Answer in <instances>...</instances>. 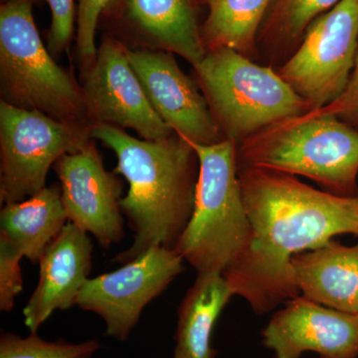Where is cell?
Returning <instances> with one entry per match:
<instances>
[{"label":"cell","instance_id":"obj_10","mask_svg":"<svg viewBox=\"0 0 358 358\" xmlns=\"http://www.w3.org/2000/svg\"><path fill=\"white\" fill-rule=\"evenodd\" d=\"M82 89L92 126L131 129L143 140L152 141L166 140L176 134L152 108L126 47L114 39L103 40L86 71Z\"/></svg>","mask_w":358,"mask_h":358},{"label":"cell","instance_id":"obj_3","mask_svg":"<svg viewBox=\"0 0 358 358\" xmlns=\"http://www.w3.org/2000/svg\"><path fill=\"white\" fill-rule=\"evenodd\" d=\"M237 166L305 176L327 192L355 196L358 131L336 115L310 110L275 122L240 143Z\"/></svg>","mask_w":358,"mask_h":358},{"label":"cell","instance_id":"obj_11","mask_svg":"<svg viewBox=\"0 0 358 358\" xmlns=\"http://www.w3.org/2000/svg\"><path fill=\"white\" fill-rule=\"evenodd\" d=\"M54 166L68 221L93 235L103 249L120 243L124 236L122 181L106 171L95 143L65 155Z\"/></svg>","mask_w":358,"mask_h":358},{"label":"cell","instance_id":"obj_18","mask_svg":"<svg viewBox=\"0 0 358 358\" xmlns=\"http://www.w3.org/2000/svg\"><path fill=\"white\" fill-rule=\"evenodd\" d=\"M129 17L150 42L192 66L207 53L190 0H127Z\"/></svg>","mask_w":358,"mask_h":358},{"label":"cell","instance_id":"obj_19","mask_svg":"<svg viewBox=\"0 0 358 358\" xmlns=\"http://www.w3.org/2000/svg\"><path fill=\"white\" fill-rule=\"evenodd\" d=\"M209 13L202 33L207 51L230 48L251 58L256 55L261 25L272 0H208Z\"/></svg>","mask_w":358,"mask_h":358},{"label":"cell","instance_id":"obj_8","mask_svg":"<svg viewBox=\"0 0 358 358\" xmlns=\"http://www.w3.org/2000/svg\"><path fill=\"white\" fill-rule=\"evenodd\" d=\"M358 50V0H341L310 23L298 48L277 70L313 110L336 101Z\"/></svg>","mask_w":358,"mask_h":358},{"label":"cell","instance_id":"obj_9","mask_svg":"<svg viewBox=\"0 0 358 358\" xmlns=\"http://www.w3.org/2000/svg\"><path fill=\"white\" fill-rule=\"evenodd\" d=\"M183 262L176 249L152 247L117 270L87 280L76 306L103 320L106 336L126 341L145 308L183 272Z\"/></svg>","mask_w":358,"mask_h":358},{"label":"cell","instance_id":"obj_20","mask_svg":"<svg viewBox=\"0 0 358 358\" xmlns=\"http://www.w3.org/2000/svg\"><path fill=\"white\" fill-rule=\"evenodd\" d=\"M341 0H272L266 14L261 39L270 55H287L300 45L306 30L315 18L333 8Z\"/></svg>","mask_w":358,"mask_h":358},{"label":"cell","instance_id":"obj_16","mask_svg":"<svg viewBox=\"0 0 358 358\" xmlns=\"http://www.w3.org/2000/svg\"><path fill=\"white\" fill-rule=\"evenodd\" d=\"M235 296L222 273H199L178 308L176 348L171 358H215L214 327Z\"/></svg>","mask_w":358,"mask_h":358},{"label":"cell","instance_id":"obj_13","mask_svg":"<svg viewBox=\"0 0 358 358\" xmlns=\"http://www.w3.org/2000/svg\"><path fill=\"white\" fill-rule=\"evenodd\" d=\"M262 331L263 345L274 358L358 357V313L327 308L303 296L287 301Z\"/></svg>","mask_w":358,"mask_h":358},{"label":"cell","instance_id":"obj_7","mask_svg":"<svg viewBox=\"0 0 358 358\" xmlns=\"http://www.w3.org/2000/svg\"><path fill=\"white\" fill-rule=\"evenodd\" d=\"M92 141L91 126L0 103V201L20 202L46 187L49 169Z\"/></svg>","mask_w":358,"mask_h":358},{"label":"cell","instance_id":"obj_1","mask_svg":"<svg viewBox=\"0 0 358 358\" xmlns=\"http://www.w3.org/2000/svg\"><path fill=\"white\" fill-rule=\"evenodd\" d=\"M251 238L243 255L223 273L235 296L264 315L300 294L292 259L341 234L358 235V195L341 196L291 174L238 169Z\"/></svg>","mask_w":358,"mask_h":358},{"label":"cell","instance_id":"obj_5","mask_svg":"<svg viewBox=\"0 0 358 358\" xmlns=\"http://www.w3.org/2000/svg\"><path fill=\"white\" fill-rule=\"evenodd\" d=\"M193 69L224 138L237 145L275 122L312 110L277 71L233 49L207 51Z\"/></svg>","mask_w":358,"mask_h":358},{"label":"cell","instance_id":"obj_25","mask_svg":"<svg viewBox=\"0 0 358 358\" xmlns=\"http://www.w3.org/2000/svg\"><path fill=\"white\" fill-rule=\"evenodd\" d=\"M315 110L336 115L339 119L358 122V50L355 67L345 91L333 103Z\"/></svg>","mask_w":358,"mask_h":358},{"label":"cell","instance_id":"obj_2","mask_svg":"<svg viewBox=\"0 0 358 358\" xmlns=\"http://www.w3.org/2000/svg\"><path fill=\"white\" fill-rule=\"evenodd\" d=\"M91 136L115 152V173L129 183L121 208L134 242L114 261L128 263L155 246L174 249L194 206L199 162L192 145L178 134L147 141L110 124H93Z\"/></svg>","mask_w":358,"mask_h":358},{"label":"cell","instance_id":"obj_12","mask_svg":"<svg viewBox=\"0 0 358 358\" xmlns=\"http://www.w3.org/2000/svg\"><path fill=\"white\" fill-rule=\"evenodd\" d=\"M127 52L152 108L174 133L203 145L225 140L199 84L183 73L173 53Z\"/></svg>","mask_w":358,"mask_h":358},{"label":"cell","instance_id":"obj_21","mask_svg":"<svg viewBox=\"0 0 358 358\" xmlns=\"http://www.w3.org/2000/svg\"><path fill=\"white\" fill-rule=\"evenodd\" d=\"M99 350L101 343L96 339L79 343L48 341L37 333L26 338L7 333L0 338V358H92Z\"/></svg>","mask_w":358,"mask_h":358},{"label":"cell","instance_id":"obj_14","mask_svg":"<svg viewBox=\"0 0 358 358\" xmlns=\"http://www.w3.org/2000/svg\"><path fill=\"white\" fill-rule=\"evenodd\" d=\"M39 266L38 284L23 308L30 333H37L56 310L76 305L93 267V243L88 233L68 222L45 250Z\"/></svg>","mask_w":358,"mask_h":358},{"label":"cell","instance_id":"obj_15","mask_svg":"<svg viewBox=\"0 0 358 358\" xmlns=\"http://www.w3.org/2000/svg\"><path fill=\"white\" fill-rule=\"evenodd\" d=\"M294 285L308 300L341 312L358 313V243L329 241L292 259Z\"/></svg>","mask_w":358,"mask_h":358},{"label":"cell","instance_id":"obj_24","mask_svg":"<svg viewBox=\"0 0 358 358\" xmlns=\"http://www.w3.org/2000/svg\"><path fill=\"white\" fill-rule=\"evenodd\" d=\"M51 11L48 49L53 55L64 52L74 32V0H46Z\"/></svg>","mask_w":358,"mask_h":358},{"label":"cell","instance_id":"obj_22","mask_svg":"<svg viewBox=\"0 0 358 358\" xmlns=\"http://www.w3.org/2000/svg\"><path fill=\"white\" fill-rule=\"evenodd\" d=\"M115 0H79L77 18V47L80 57L87 66L96 56V30L101 14L114 4Z\"/></svg>","mask_w":358,"mask_h":358},{"label":"cell","instance_id":"obj_6","mask_svg":"<svg viewBox=\"0 0 358 358\" xmlns=\"http://www.w3.org/2000/svg\"><path fill=\"white\" fill-rule=\"evenodd\" d=\"M0 78L4 102L88 126L83 89L44 46L31 0H7L0 8Z\"/></svg>","mask_w":358,"mask_h":358},{"label":"cell","instance_id":"obj_23","mask_svg":"<svg viewBox=\"0 0 358 358\" xmlns=\"http://www.w3.org/2000/svg\"><path fill=\"white\" fill-rule=\"evenodd\" d=\"M20 252L0 239V310H13L15 299L23 289L22 271Z\"/></svg>","mask_w":358,"mask_h":358},{"label":"cell","instance_id":"obj_17","mask_svg":"<svg viewBox=\"0 0 358 358\" xmlns=\"http://www.w3.org/2000/svg\"><path fill=\"white\" fill-rule=\"evenodd\" d=\"M68 222L60 189L44 187L29 199L2 206L0 239L36 264Z\"/></svg>","mask_w":358,"mask_h":358},{"label":"cell","instance_id":"obj_4","mask_svg":"<svg viewBox=\"0 0 358 358\" xmlns=\"http://www.w3.org/2000/svg\"><path fill=\"white\" fill-rule=\"evenodd\" d=\"M187 141L199 157V179L192 217L174 249L197 274H223L243 255L251 238L238 176V145L228 138L211 145Z\"/></svg>","mask_w":358,"mask_h":358}]
</instances>
